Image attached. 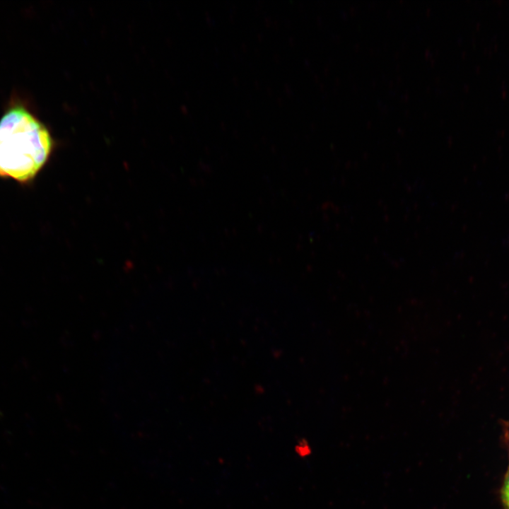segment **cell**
<instances>
[{
    "label": "cell",
    "instance_id": "obj_1",
    "mask_svg": "<svg viewBox=\"0 0 509 509\" xmlns=\"http://www.w3.org/2000/svg\"><path fill=\"white\" fill-rule=\"evenodd\" d=\"M53 147L46 127L22 106L10 108L0 119V177L33 180Z\"/></svg>",
    "mask_w": 509,
    "mask_h": 509
},
{
    "label": "cell",
    "instance_id": "obj_2",
    "mask_svg": "<svg viewBox=\"0 0 509 509\" xmlns=\"http://www.w3.org/2000/svg\"><path fill=\"white\" fill-rule=\"evenodd\" d=\"M502 500L505 509H509V469L504 479L502 489Z\"/></svg>",
    "mask_w": 509,
    "mask_h": 509
}]
</instances>
